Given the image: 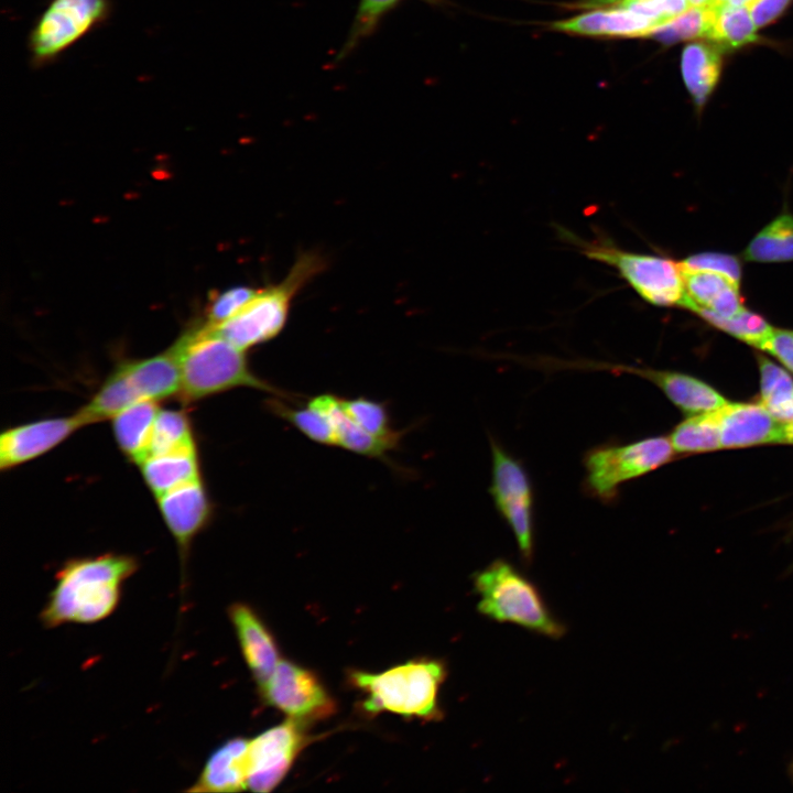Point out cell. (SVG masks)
I'll use <instances>...</instances> for the list:
<instances>
[{
  "label": "cell",
  "instance_id": "6da1fadb",
  "mask_svg": "<svg viewBox=\"0 0 793 793\" xmlns=\"http://www.w3.org/2000/svg\"><path fill=\"white\" fill-rule=\"evenodd\" d=\"M138 567V561L124 554L68 560L57 571L54 587L39 615L42 626L53 629L108 618L119 606L123 584Z\"/></svg>",
  "mask_w": 793,
  "mask_h": 793
},
{
  "label": "cell",
  "instance_id": "7a4b0ae2",
  "mask_svg": "<svg viewBox=\"0 0 793 793\" xmlns=\"http://www.w3.org/2000/svg\"><path fill=\"white\" fill-rule=\"evenodd\" d=\"M171 347L181 367L180 395L184 401H196L238 387L282 394L251 371L245 350L205 322L187 329Z\"/></svg>",
  "mask_w": 793,
  "mask_h": 793
},
{
  "label": "cell",
  "instance_id": "3957f363",
  "mask_svg": "<svg viewBox=\"0 0 793 793\" xmlns=\"http://www.w3.org/2000/svg\"><path fill=\"white\" fill-rule=\"evenodd\" d=\"M447 673L444 661L421 658L380 673L354 670L349 680L366 695L361 706L366 714L390 711L432 721L443 718L438 696Z\"/></svg>",
  "mask_w": 793,
  "mask_h": 793
},
{
  "label": "cell",
  "instance_id": "277c9868",
  "mask_svg": "<svg viewBox=\"0 0 793 793\" xmlns=\"http://www.w3.org/2000/svg\"><path fill=\"white\" fill-rule=\"evenodd\" d=\"M477 610L500 623H512L550 639L567 628L550 609L539 587L512 563L497 558L472 575Z\"/></svg>",
  "mask_w": 793,
  "mask_h": 793
},
{
  "label": "cell",
  "instance_id": "5b68a950",
  "mask_svg": "<svg viewBox=\"0 0 793 793\" xmlns=\"http://www.w3.org/2000/svg\"><path fill=\"white\" fill-rule=\"evenodd\" d=\"M325 267L326 260L318 252H302L280 282L259 287L237 315L211 327L245 351L273 339L284 328L297 293Z\"/></svg>",
  "mask_w": 793,
  "mask_h": 793
},
{
  "label": "cell",
  "instance_id": "8992f818",
  "mask_svg": "<svg viewBox=\"0 0 793 793\" xmlns=\"http://www.w3.org/2000/svg\"><path fill=\"white\" fill-rule=\"evenodd\" d=\"M674 453L665 436L590 448L583 458L584 488L590 497L611 503L622 485L669 463Z\"/></svg>",
  "mask_w": 793,
  "mask_h": 793
},
{
  "label": "cell",
  "instance_id": "52a82bcc",
  "mask_svg": "<svg viewBox=\"0 0 793 793\" xmlns=\"http://www.w3.org/2000/svg\"><path fill=\"white\" fill-rule=\"evenodd\" d=\"M580 246L589 259L616 268L647 302L658 306L685 307L687 293L678 262L624 251L606 242H580Z\"/></svg>",
  "mask_w": 793,
  "mask_h": 793
},
{
  "label": "cell",
  "instance_id": "ba28073f",
  "mask_svg": "<svg viewBox=\"0 0 793 793\" xmlns=\"http://www.w3.org/2000/svg\"><path fill=\"white\" fill-rule=\"evenodd\" d=\"M492 457L489 492L501 518L511 529L524 564L534 555V492L522 463L490 438Z\"/></svg>",
  "mask_w": 793,
  "mask_h": 793
},
{
  "label": "cell",
  "instance_id": "9c48e42d",
  "mask_svg": "<svg viewBox=\"0 0 793 793\" xmlns=\"http://www.w3.org/2000/svg\"><path fill=\"white\" fill-rule=\"evenodd\" d=\"M110 12L109 0H52L37 19L29 40L35 64L52 62Z\"/></svg>",
  "mask_w": 793,
  "mask_h": 793
},
{
  "label": "cell",
  "instance_id": "30bf717a",
  "mask_svg": "<svg viewBox=\"0 0 793 793\" xmlns=\"http://www.w3.org/2000/svg\"><path fill=\"white\" fill-rule=\"evenodd\" d=\"M259 692L264 703L304 723L325 719L336 709L334 698L317 675L287 660L279 662Z\"/></svg>",
  "mask_w": 793,
  "mask_h": 793
},
{
  "label": "cell",
  "instance_id": "8fae6325",
  "mask_svg": "<svg viewBox=\"0 0 793 793\" xmlns=\"http://www.w3.org/2000/svg\"><path fill=\"white\" fill-rule=\"evenodd\" d=\"M307 723L289 718L249 740L247 785L253 792H270L290 771L309 741Z\"/></svg>",
  "mask_w": 793,
  "mask_h": 793
},
{
  "label": "cell",
  "instance_id": "7c38bea8",
  "mask_svg": "<svg viewBox=\"0 0 793 793\" xmlns=\"http://www.w3.org/2000/svg\"><path fill=\"white\" fill-rule=\"evenodd\" d=\"M84 425L76 413L8 428L0 437V468L11 469L44 455Z\"/></svg>",
  "mask_w": 793,
  "mask_h": 793
},
{
  "label": "cell",
  "instance_id": "4fadbf2b",
  "mask_svg": "<svg viewBox=\"0 0 793 793\" xmlns=\"http://www.w3.org/2000/svg\"><path fill=\"white\" fill-rule=\"evenodd\" d=\"M162 518L176 541L184 567L194 537L207 525L211 504L200 479L157 497Z\"/></svg>",
  "mask_w": 793,
  "mask_h": 793
},
{
  "label": "cell",
  "instance_id": "5bb4252c",
  "mask_svg": "<svg viewBox=\"0 0 793 793\" xmlns=\"http://www.w3.org/2000/svg\"><path fill=\"white\" fill-rule=\"evenodd\" d=\"M596 368L616 373L637 374L652 382L672 403L688 415L715 411L728 402L714 388L685 373L624 365H598Z\"/></svg>",
  "mask_w": 793,
  "mask_h": 793
},
{
  "label": "cell",
  "instance_id": "9a60e30c",
  "mask_svg": "<svg viewBox=\"0 0 793 793\" xmlns=\"http://www.w3.org/2000/svg\"><path fill=\"white\" fill-rule=\"evenodd\" d=\"M721 448L782 443V425L761 403H730L717 410Z\"/></svg>",
  "mask_w": 793,
  "mask_h": 793
},
{
  "label": "cell",
  "instance_id": "2e32d148",
  "mask_svg": "<svg viewBox=\"0 0 793 793\" xmlns=\"http://www.w3.org/2000/svg\"><path fill=\"white\" fill-rule=\"evenodd\" d=\"M242 656L258 687L273 673L280 654L276 641L260 616L248 604L237 601L228 607Z\"/></svg>",
  "mask_w": 793,
  "mask_h": 793
},
{
  "label": "cell",
  "instance_id": "e0dca14e",
  "mask_svg": "<svg viewBox=\"0 0 793 793\" xmlns=\"http://www.w3.org/2000/svg\"><path fill=\"white\" fill-rule=\"evenodd\" d=\"M249 740L242 737L227 739L207 758L196 781L187 792L229 793L248 789L247 750Z\"/></svg>",
  "mask_w": 793,
  "mask_h": 793
},
{
  "label": "cell",
  "instance_id": "ac0fdd59",
  "mask_svg": "<svg viewBox=\"0 0 793 793\" xmlns=\"http://www.w3.org/2000/svg\"><path fill=\"white\" fill-rule=\"evenodd\" d=\"M681 270L687 293L685 308L704 307L726 318L745 309L740 284L729 276L713 271Z\"/></svg>",
  "mask_w": 793,
  "mask_h": 793
},
{
  "label": "cell",
  "instance_id": "d6986e66",
  "mask_svg": "<svg viewBox=\"0 0 793 793\" xmlns=\"http://www.w3.org/2000/svg\"><path fill=\"white\" fill-rule=\"evenodd\" d=\"M119 365L142 400L160 401L180 395L181 367L172 347L152 357Z\"/></svg>",
  "mask_w": 793,
  "mask_h": 793
},
{
  "label": "cell",
  "instance_id": "ffe728a7",
  "mask_svg": "<svg viewBox=\"0 0 793 793\" xmlns=\"http://www.w3.org/2000/svg\"><path fill=\"white\" fill-rule=\"evenodd\" d=\"M659 24L650 18L620 8H607L557 21L552 29L587 36H648Z\"/></svg>",
  "mask_w": 793,
  "mask_h": 793
},
{
  "label": "cell",
  "instance_id": "44dd1931",
  "mask_svg": "<svg viewBox=\"0 0 793 793\" xmlns=\"http://www.w3.org/2000/svg\"><path fill=\"white\" fill-rule=\"evenodd\" d=\"M157 401L143 400L113 416V435L124 456L140 465L150 455Z\"/></svg>",
  "mask_w": 793,
  "mask_h": 793
},
{
  "label": "cell",
  "instance_id": "7402d4cb",
  "mask_svg": "<svg viewBox=\"0 0 793 793\" xmlns=\"http://www.w3.org/2000/svg\"><path fill=\"white\" fill-rule=\"evenodd\" d=\"M308 404L329 419L336 432L337 445L346 449L370 457H384L397 445L395 442L373 436L356 424L345 412L341 399L335 395H318Z\"/></svg>",
  "mask_w": 793,
  "mask_h": 793
},
{
  "label": "cell",
  "instance_id": "603a6c76",
  "mask_svg": "<svg viewBox=\"0 0 793 793\" xmlns=\"http://www.w3.org/2000/svg\"><path fill=\"white\" fill-rule=\"evenodd\" d=\"M721 50L713 42H695L682 53L681 69L685 85L696 107L704 106L718 82L721 70Z\"/></svg>",
  "mask_w": 793,
  "mask_h": 793
},
{
  "label": "cell",
  "instance_id": "cb8c5ba5",
  "mask_svg": "<svg viewBox=\"0 0 793 793\" xmlns=\"http://www.w3.org/2000/svg\"><path fill=\"white\" fill-rule=\"evenodd\" d=\"M139 466L144 481L156 498L200 479L196 450L150 455Z\"/></svg>",
  "mask_w": 793,
  "mask_h": 793
},
{
  "label": "cell",
  "instance_id": "d4e9b609",
  "mask_svg": "<svg viewBox=\"0 0 793 793\" xmlns=\"http://www.w3.org/2000/svg\"><path fill=\"white\" fill-rule=\"evenodd\" d=\"M143 401L120 365L77 413L85 425L112 419L130 405Z\"/></svg>",
  "mask_w": 793,
  "mask_h": 793
},
{
  "label": "cell",
  "instance_id": "484cf974",
  "mask_svg": "<svg viewBox=\"0 0 793 793\" xmlns=\"http://www.w3.org/2000/svg\"><path fill=\"white\" fill-rule=\"evenodd\" d=\"M756 28L746 6H731L720 0L707 37L723 52L730 51L757 42Z\"/></svg>",
  "mask_w": 793,
  "mask_h": 793
},
{
  "label": "cell",
  "instance_id": "4316f807",
  "mask_svg": "<svg viewBox=\"0 0 793 793\" xmlns=\"http://www.w3.org/2000/svg\"><path fill=\"white\" fill-rule=\"evenodd\" d=\"M743 258L762 263L793 260V216L783 213L767 225L750 241Z\"/></svg>",
  "mask_w": 793,
  "mask_h": 793
},
{
  "label": "cell",
  "instance_id": "83f0119b",
  "mask_svg": "<svg viewBox=\"0 0 793 793\" xmlns=\"http://www.w3.org/2000/svg\"><path fill=\"white\" fill-rule=\"evenodd\" d=\"M761 404L780 422L793 421V379L782 368L758 356Z\"/></svg>",
  "mask_w": 793,
  "mask_h": 793
},
{
  "label": "cell",
  "instance_id": "f1b7e54d",
  "mask_svg": "<svg viewBox=\"0 0 793 793\" xmlns=\"http://www.w3.org/2000/svg\"><path fill=\"white\" fill-rule=\"evenodd\" d=\"M675 453H698L721 448L717 410L689 415L669 436Z\"/></svg>",
  "mask_w": 793,
  "mask_h": 793
},
{
  "label": "cell",
  "instance_id": "f546056e",
  "mask_svg": "<svg viewBox=\"0 0 793 793\" xmlns=\"http://www.w3.org/2000/svg\"><path fill=\"white\" fill-rule=\"evenodd\" d=\"M193 450H196L195 441L186 413L160 409L153 426L150 455Z\"/></svg>",
  "mask_w": 793,
  "mask_h": 793
},
{
  "label": "cell",
  "instance_id": "4dcf8cb0",
  "mask_svg": "<svg viewBox=\"0 0 793 793\" xmlns=\"http://www.w3.org/2000/svg\"><path fill=\"white\" fill-rule=\"evenodd\" d=\"M720 0L705 6H692L670 21L655 26L648 36L671 45L684 40L708 36L717 4Z\"/></svg>",
  "mask_w": 793,
  "mask_h": 793
},
{
  "label": "cell",
  "instance_id": "1f68e13d",
  "mask_svg": "<svg viewBox=\"0 0 793 793\" xmlns=\"http://www.w3.org/2000/svg\"><path fill=\"white\" fill-rule=\"evenodd\" d=\"M692 312L698 314L716 328L759 349H762L773 332L771 325L763 317L746 308L739 314L728 318L721 317L704 307H695Z\"/></svg>",
  "mask_w": 793,
  "mask_h": 793
},
{
  "label": "cell",
  "instance_id": "d6a6232c",
  "mask_svg": "<svg viewBox=\"0 0 793 793\" xmlns=\"http://www.w3.org/2000/svg\"><path fill=\"white\" fill-rule=\"evenodd\" d=\"M403 1L405 0H359L348 36L336 61L345 58L363 40L372 35L384 17L397 9ZM422 1L435 3L438 0Z\"/></svg>",
  "mask_w": 793,
  "mask_h": 793
},
{
  "label": "cell",
  "instance_id": "836d02e7",
  "mask_svg": "<svg viewBox=\"0 0 793 793\" xmlns=\"http://www.w3.org/2000/svg\"><path fill=\"white\" fill-rule=\"evenodd\" d=\"M270 406L275 414L291 422L312 441L325 445H337V436L332 422L315 408L307 405L304 409H293L276 400H272Z\"/></svg>",
  "mask_w": 793,
  "mask_h": 793
},
{
  "label": "cell",
  "instance_id": "e575fe53",
  "mask_svg": "<svg viewBox=\"0 0 793 793\" xmlns=\"http://www.w3.org/2000/svg\"><path fill=\"white\" fill-rule=\"evenodd\" d=\"M341 403L347 415L366 432L379 438L399 442L400 433L391 428L388 412L382 404L366 398L341 399Z\"/></svg>",
  "mask_w": 793,
  "mask_h": 793
},
{
  "label": "cell",
  "instance_id": "d590c367",
  "mask_svg": "<svg viewBox=\"0 0 793 793\" xmlns=\"http://www.w3.org/2000/svg\"><path fill=\"white\" fill-rule=\"evenodd\" d=\"M259 287L237 285L215 293L207 303L206 321L218 326L237 315L257 294Z\"/></svg>",
  "mask_w": 793,
  "mask_h": 793
},
{
  "label": "cell",
  "instance_id": "8d00e7d4",
  "mask_svg": "<svg viewBox=\"0 0 793 793\" xmlns=\"http://www.w3.org/2000/svg\"><path fill=\"white\" fill-rule=\"evenodd\" d=\"M681 269L704 270L725 274L740 284L741 264L738 258L719 252L693 254L678 262Z\"/></svg>",
  "mask_w": 793,
  "mask_h": 793
},
{
  "label": "cell",
  "instance_id": "74e56055",
  "mask_svg": "<svg viewBox=\"0 0 793 793\" xmlns=\"http://www.w3.org/2000/svg\"><path fill=\"white\" fill-rule=\"evenodd\" d=\"M761 350L773 355L793 372V330L773 328Z\"/></svg>",
  "mask_w": 793,
  "mask_h": 793
},
{
  "label": "cell",
  "instance_id": "f35d334b",
  "mask_svg": "<svg viewBox=\"0 0 793 793\" xmlns=\"http://www.w3.org/2000/svg\"><path fill=\"white\" fill-rule=\"evenodd\" d=\"M791 0H751L746 4L757 28L774 21L789 6Z\"/></svg>",
  "mask_w": 793,
  "mask_h": 793
},
{
  "label": "cell",
  "instance_id": "ab89813d",
  "mask_svg": "<svg viewBox=\"0 0 793 793\" xmlns=\"http://www.w3.org/2000/svg\"><path fill=\"white\" fill-rule=\"evenodd\" d=\"M782 443L793 444V421L783 423Z\"/></svg>",
  "mask_w": 793,
  "mask_h": 793
},
{
  "label": "cell",
  "instance_id": "60d3db41",
  "mask_svg": "<svg viewBox=\"0 0 793 793\" xmlns=\"http://www.w3.org/2000/svg\"><path fill=\"white\" fill-rule=\"evenodd\" d=\"M692 6H705L715 2L716 0H688Z\"/></svg>",
  "mask_w": 793,
  "mask_h": 793
},
{
  "label": "cell",
  "instance_id": "b9f144b4",
  "mask_svg": "<svg viewBox=\"0 0 793 793\" xmlns=\"http://www.w3.org/2000/svg\"><path fill=\"white\" fill-rule=\"evenodd\" d=\"M789 773H790V776H791L792 782H793V760H792V762L790 763Z\"/></svg>",
  "mask_w": 793,
  "mask_h": 793
}]
</instances>
